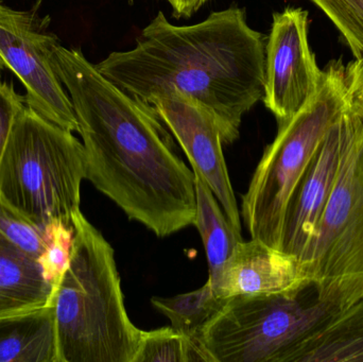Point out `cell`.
Masks as SVG:
<instances>
[{
    "instance_id": "1",
    "label": "cell",
    "mask_w": 363,
    "mask_h": 362,
    "mask_svg": "<svg viewBox=\"0 0 363 362\" xmlns=\"http://www.w3.org/2000/svg\"><path fill=\"white\" fill-rule=\"evenodd\" d=\"M51 63L78 119L85 179L157 237L194 225V171L177 152L172 132L153 106L102 76L80 48L57 42Z\"/></svg>"
},
{
    "instance_id": "2",
    "label": "cell",
    "mask_w": 363,
    "mask_h": 362,
    "mask_svg": "<svg viewBox=\"0 0 363 362\" xmlns=\"http://www.w3.org/2000/svg\"><path fill=\"white\" fill-rule=\"evenodd\" d=\"M266 43L237 6L189 26L172 25L159 12L134 48L110 53L95 66L145 103L172 91L202 102L217 118L224 145H230L240 135L243 116L264 97Z\"/></svg>"
},
{
    "instance_id": "3",
    "label": "cell",
    "mask_w": 363,
    "mask_h": 362,
    "mask_svg": "<svg viewBox=\"0 0 363 362\" xmlns=\"http://www.w3.org/2000/svg\"><path fill=\"white\" fill-rule=\"evenodd\" d=\"M59 362H133L143 331L125 306L114 249L80 212L53 291Z\"/></svg>"
},
{
    "instance_id": "4",
    "label": "cell",
    "mask_w": 363,
    "mask_h": 362,
    "mask_svg": "<svg viewBox=\"0 0 363 362\" xmlns=\"http://www.w3.org/2000/svg\"><path fill=\"white\" fill-rule=\"evenodd\" d=\"M362 101L363 60L330 61L317 93L279 127L242 196L240 215L251 238L279 250L286 208L301 176L333 125Z\"/></svg>"
},
{
    "instance_id": "5",
    "label": "cell",
    "mask_w": 363,
    "mask_h": 362,
    "mask_svg": "<svg viewBox=\"0 0 363 362\" xmlns=\"http://www.w3.org/2000/svg\"><path fill=\"white\" fill-rule=\"evenodd\" d=\"M85 176L82 142L26 104L0 163V199L44 231L55 222L74 227Z\"/></svg>"
},
{
    "instance_id": "6",
    "label": "cell",
    "mask_w": 363,
    "mask_h": 362,
    "mask_svg": "<svg viewBox=\"0 0 363 362\" xmlns=\"http://www.w3.org/2000/svg\"><path fill=\"white\" fill-rule=\"evenodd\" d=\"M337 310L307 281L281 293L226 299L199 340L209 362H286Z\"/></svg>"
},
{
    "instance_id": "7",
    "label": "cell",
    "mask_w": 363,
    "mask_h": 362,
    "mask_svg": "<svg viewBox=\"0 0 363 362\" xmlns=\"http://www.w3.org/2000/svg\"><path fill=\"white\" fill-rule=\"evenodd\" d=\"M301 268L339 310L363 300V112Z\"/></svg>"
},
{
    "instance_id": "8",
    "label": "cell",
    "mask_w": 363,
    "mask_h": 362,
    "mask_svg": "<svg viewBox=\"0 0 363 362\" xmlns=\"http://www.w3.org/2000/svg\"><path fill=\"white\" fill-rule=\"evenodd\" d=\"M50 17L38 6L14 10L0 2V57L25 85L26 104L47 120L70 132H79L69 95L51 63L59 38L48 31Z\"/></svg>"
},
{
    "instance_id": "9",
    "label": "cell",
    "mask_w": 363,
    "mask_h": 362,
    "mask_svg": "<svg viewBox=\"0 0 363 362\" xmlns=\"http://www.w3.org/2000/svg\"><path fill=\"white\" fill-rule=\"evenodd\" d=\"M264 57L262 101L281 127L317 93L323 78L309 46L307 11L288 6L273 13Z\"/></svg>"
},
{
    "instance_id": "10",
    "label": "cell",
    "mask_w": 363,
    "mask_h": 362,
    "mask_svg": "<svg viewBox=\"0 0 363 362\" xmlns=\"http://www.w3.org/2000/svg\"><path fill=\"white\" fill-rule=\"evenodd\" d=\"M363 101L347 111L324 136L296 184L284 216L279 251L302 263L315 235L340 169L345 148L359 123Z\"/></svg>"
},
{
    "instance_id": "11",
    "label": "cell",
    "mask_w": 363,
    "mask_h": 362,
    "mask_svg": "<svg viewBox=\"0 0 363 362\" xmlns=\"http://www.w3.org/2000/svg\"><path fill=\"white\" fill-rule=\"evenodd\" d=\"M153 106L189 159L213 191L230 225L241 234V215L223 154L219 123L206 106L178 91L152 98Z\"/></svg>"
},
{
    "instance_id": "12",
    "label": "cell",
    "mask_w": 363,
    "mask_h": 362,
    "mask_svg": "<svg viewBox=\"0 0 363 362\" xmlns=\"http://www.w3.org/2000/svg\"><path fill=\"white\" fill-rule=\"evenodd\" d=\"M211 283L222 299L281 293L307 282L298 259L251 238L238 242Z\"/></svg>"
},
{
    "instance_id": "13",
    "label": "cell",
    "mask_w": 363,
    "mask_h": 362,
    "mask_svg": "<svg viewBox=\"0 0 363 362\" xmlns=\"http://www.w3.org/2000/svg\"><path fill=\"white\" fill-rule=\"evenodd\" d=\"M286 362H363V300L330 315Z\"/></svg>"
},
{
    "instance_id": "14",
    "label": "cell",
    "mask_w": 363,
    "mask_h": 362,
    "mask_svg": "<svg viewBox=\"0 0 363 362\" xmlns=\"http://www.w3.org/2000/svg\"><path fill=\"white\" fill-rule=\"evenodd\" d=\"M53 291L40 264L0 233V317L50 305Z\"/></svg>"
},
{
    "instance_id": "15",
    "label": "cell",
    "mask_w": 363,
    "mask_h": 362,
    "mask_svg": "<svg viewBox=\"0 0 363 362\" xmlns=\"http://www.w3.org/2000/svg\"><path fill=\"white\" fill-rule=\"evenodd\" d=\"M0 362H59L52 304L0 317Z\"/></svg>"
},
{
    "instance_id": "16",
    "label": "cell",
    "mask_w": 363,
    "mask_h": 362,
    "mask_svg": "<svg viewBox=\"0 0 363 362\" xmlns=\"http://www.w3.org/2000/svg\"><path fill=\"white\" fill-rule=\"evenodd\" d=\"M196 184V214L194 227L198 229L204 244L208 263V278H215L223 264L234 251L242 235L230 225L217 198L208 185L194 171Z\"/></svg>"
},
{
    "instance_id": "17",
    "label": "cell",
    "mask_w": 363,
    "mask_h": 362,
    "mask_svg": "<svg viewBox=\"0 0 363 362\" xmlns=\"http://www.w3.org/2000/svg\"><path fill=\"white\" fill-rule=\"evenodd\" d=\"M226 300L218 297L207 281L200 289L172 298L153 297L151 304L167 317L172 327L189 340H199L201 331L221 310Z\"/></svg>"
},
{
    "instance_id": "18",
    "label": "cell",
    "mask_w": 363,
    "mask_h": 362,
    "mask_svg": "<svg viewBox=\"0 0 363 362\" xmlns=\"http://www.w3.org/2000/svg\"><path fill=\"white\" fill-rule=\"evenodd\" d=\"M133 362H209L200 340H189L172 327L143 331Z\"/></svg>"
},
{
    "instance_id": "19",
    "label": "cell",
    "mask_w": 363,
    "mask_h": 362,
    "mask_svg": "<svg viewBox=\"0 0 363 362\" xmlns=\"http://www.w3.org/2000/svg\"><path fill=\"white\" fill-rule=\"evenodd\" d=\"M341 32L355 59L363 60V0H311Z\"/></svg>"
},
{
    "instance_id": "20",
    "label": "cell",
    "mask_w": 363,
    "mask_h": 362,
    "mask_svg": "<svg viewBox=\"0 0 363 362\" xmlns=\"http://www.w3.org/2000/svg\"><path fill=\"white\" fill-rule=\"evenodd\" d=\"M0 233L10 240L15 247L29 255L32 259H38L47 249L46 231L21 216L16 210L4 203L0 199Z\"/></svg>"
},
{
    "instance_id": "21",
    "label": "cell",
    "mask_w": 363,
    "mask_h": 362,
    "mask_svg": "<svg viewBox=\"0 0 363 362\" xmlns=\"http://www.w3.org/2000/svg\"><path fill=\"white\" fill-rule=\"evenodd\" d=\"M46 234L47 249L38 264L44 278L55 289L69 263L74 227L55 222L46 227Z\"/></svg>"
},
{
    "instance_id": "22",
    "label": "cell",
    "mask_w": 363,
    "mask_h": 362,
    "mask_svg": "<svg viewBox=\"0 0 363 362\" xmlns=\"http://www.w3.org/2000/svg\"><path fill=\"white\" fill-rule=\"evenodd\" d=\"M26 106V98L12 84L0 83V163L17 115Z\"/></svg>"
},
{
    "instance_id": "23",
    "label": "cell",
    "mask_w": 363,
    "mask_h": 362,
    "mask_svg": "<svg viewBox=\"0 0 363 362\" xmlns=\"http://www.w3.org/2000/svg\"><path fill=\"white\" fill-rule=\"evenodd\" d=\"M209 0H178L174 14L177 18H190Z\"/></svg>"
},
{
    "instance_id": "24",
    "label": "cell",
    "mask_w": 363,
    "mask_h": 362,
    "mask_svg": "<svg viewBox=\"0 0 363 362\" xmlns=\"http://www.w3.org/2000/svg\"><path fill=\"white\" fill-rule=\"evenodd\" d=\"M168 2H169L170 6H172V9L176 8L177 4H178V0H167Z\"/></svg>"
},
{
    "instance_id": "25",
    "label": "cell",
    "mask_w": 363,
    "mask_h": 362,
    "mask_svg": "<svg viewBox=\"0 0 363 362\" xmlns=\"http://www.w3.org/2000/svg\"><path fill=\"white\" fill-rule=\"evenodd\" d=\"M6 67V65H4V61H2L1 57H0V77H1V72L2 69Z\"/></svg>"
}]
</instances>
